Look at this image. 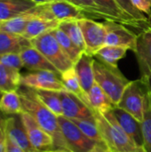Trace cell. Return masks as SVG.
I'll return each instance as SVG.
<instances>
[{
	"instance_id": "cell-1",
	"label": "cell",
	"mask_w": 151,
	"mask_h": 152,
	"mask_svg": "<svg viewBox=\"0 0 151 152\" xmlns=\"http://www.w3.org/2000/svg\"><path fill=\"white\" fill-rule=\"evenodd\" d=\"M18 92L20 96L23 111L31 115L37 124L53 137L55 148L57 150L71 152L62 135L58 116L52 112L39 100L34 89L20 86Z\"/></svg>"
},
{
	"instance_id": "cell-2",
	"label": "cell",
	"mask_w": 151,
	"mask_h": 152,
	"mask_svg": "<svg viewBox=\"0 0 151 152\" xmlns=\"http://www.w3.org/2000/svg\"><path fill=\"white\" fill-rule=\"evenodd\" d=\"M96 124L107 148L112 152H145L124 131L112 110L104 115L96 113Z\"/></svg>"
},
{
	"instance_id": "cell-3",
	"label": "cell",
	"mask_w": 151,
	"mask_h": 152,
	"mask_svg": "<svg viewBox=\"0 0 151 152\" xmlns=\"http://www.w3.org/2000/svg\"><path fill=\"white\" fill-rule=\"evenodd\" d=\"M93 72L95 83L106 93L113 104L117 106L124 91L131 81L122 74L117 66L109 65L95 57Z\"/></svg>"
},
{
	"instance_id": "cell-4",
	"label": "cell",
	"mask_w": 151,
	"mask_h": 152,
	"mask_svg": "<svg viewBox=\"0 0 151 152\" xmlns=\"http://www.w3.org/2000/svg\"><path fill=\"white\" fill-rule=\"evenodd\" d=\"M149 98L148 88L142 79L140 78L130 82L116 107L125 110L142 123Z\"/></svg>"
},
{
	"instance_id": "cell-5",
	"label": "cell",
	"mask_w": 151,
	"mask_h": 152,
	"mask_svg": "<svg viewBox=\"0 0 151 152\" xmlns=\"http://www.w3.org/2000/svg\"><path fill=\"white\" fill-rule=\"evenodd\" d=\"M32 46L37 49L60 72V74L74 67L73 61L65 53L53 30L30 40Z\"/></svg>"
},
{
	"instance_id": "cell-6",
	"label": "cell",
	"mask_w": 151,
	"mask_h": 152,
	"mask_svg": "<svg viewBox=\"0 0 151 152\" xmlns=\"http://www.w3.org/2000/svg\"><path fill=\"white\" fill-rule=\"evenodd\" d=\"M35 12L38 17L60 22L89 18L83 10L67 0H51L48 3L36 4Z\"/></svg>"
},
{
	"instance_id": "cell-7",
	"label": "cell",
	"mask_w": 151,
	"mask_h": 152,
	"mask_svg": "<svg viewBox=\"0 0 151 152\" xmlns=\"http://www.w3.org/2000/svg\"><path fill=\"white\" fill-rule=\"evenodd\" d=\"M58 121L68 148L71 152H89L97 144L88 138L72 120L64 116H59Z\"/></svg>"
},
{
	"instance_id": "cell-8",
	"label": "cell",
	"mask_w": 151,
	"mask_h": 152,
	"mask_svg": "<svg viewBox=\"0 0 151 152\" xmlns=\"http://www.w3.org/2000/svg\"><path fill=\"white\" fill-rule=\"evenodd\" d=\"M81 28L85 44V52L94 55L102 46L105 45L107 29L103 22L95 21L91 18L77 20Z\"/></svg>"
},
{
	"instance_id": "cell-9",
	"label": "cell",
	"mask_w": 151,
	"mask_h": 152,
	"mask_svg": "<svg viewBox=\"0 0 151 152\" xmlns=\"http://www.w3.org/2000/svg\"><path fill=\"white\" fill-rule=\"evenodd\" d=\"M20 86L35 90L64 91L61 75L52 71H31L20 77Z\"/></svg>"
},
{
	"instance_id": "cell-10",
	"label": "cell",
	"mask_w": 151,
	"mask_h": 152,
	"mask_svg": "<svg viewBox=\"0 0 151 152\" xmlns=\"http://www.w3.org/2000/svg\"><path fill=\"white\" fill-rule=\"evenodd\" d=\"M20 118L26 129L28 140L36 150L40 151H52L57 150L54 146L53 137L37 124L31 115L23 111L20 114Z\"/></svg>"
},
{
	"instance_id": "cell-11",
	"label": "cell",
	"mask_w": 151,
	"mask_h": 152,
	"mask_svg": "<svg viewBox=\"0 0 151 152\" xmlns=\"http://www.w3.org/2000/svg\"><path fill=\"white\" fill-rule=\"evenodd\" d=\"M103 23L107 29L105 45L125 47L135 53L138 35L115 20H105Z\"/></svg>"
},
{
	"instance_id": "cell-12",
	"label": "cell",
	"mask_w": 151,
	"mask_h": 152,
	"mask_svg": "<svg viewBox=\"0 0 151 152\" xmlns=\"http://www.w3.org/2000/svg\"><path fill=\"white\" fill-rule=\"evenodd\" d=\"M62 116L69 119L95 120L96 113L79 97L66 90L60 92Z\"/></svg>"
},
{
	"instance_id": "cell-13",
	"label": "cell",
	"mask_w": 151,
	"mask_h": 152,
	"mask_svg": "<svg viewBox=\"0 0 151 152\" xmlns=\"http://www.w3.org/2000/svg\"><path fill=\"white\" fill-rule=\"evenodd\" d=\"M112 112L124 131L138 146L143 149L142 123L131 114L118 107H114Z\"/></svg>"
},
{
	"instance_id": "cell-14",
	"label": "cell",
	"mask_w": 151,
	"mask_h": 152,
	"mask_svg": "<svg viewBox=\"0 0 151 152\" xmlns=\"http://www.w3.org/2000/svg\"><path fill=\"white\" fill-rule=\"evenodd\" d=\"M23 67L29 71H52L57 74L60 72L34 46L24 49L20 53ZM61 75V74H60Z\"/></svg>"
},
{
	"instance_id": "cell-15",
	"label": "cell",
	"mask_w": 151,
	"mask_h": 152,
	"mask_svg": "<svg viewBox=\"0 0 151 152\" xmlns=\"http://www.w3.org/2000/svg\"><path fill=\"white\" fill-rule=\"evenodd\" d=\"M135 55L142 76L151 74V27L143 29L137 38Z\"/></svg>"
},
{
	"instance_id": "cell-16",
	"label": "cell",
	"mask_w": 151,
	"mask_h": 152,
	"mask_svg": "<svg viewBox=\"0 0 151 152\" xmlns=\"http://www.w3.org/2000/svg\"><path fill=\"white\" fill-rule=\"evenodd\" d=\"M93 60V55L85 52L82 53L77 61L74 64V69L78 77L81 87L86 94L95 84Z\"/></svg>"
},
{
	"instance_id": "cell-17",
	"label": "cell",
	"mask_w": 151,
	"mask_h": 152,
	"mask_svg": "<svg viewBox=\"0 0 151 152\" xmlns=\"http://www.w3.org/2000/svg\"><path fill=\"white\" fill-rule=\"evenodd\" d=\"M31 45V41L21 35L0 30V55L9 53L20 54L24 49Z\"/></svg>"
},
{
	"instance_id": "cell-18",
	"label": "cell",
	"mask_w": 151,
	"mask_h": 152,
	"mask_svg": "<svg viewBox=\"0 0 151 152\" xmlns=\"http://www.w3.org/2000/svg\"><path fill=\"white\" fill-rule=\"evenodd\" d=\"M36 5L31 0H0V22L28 12Z\"/></svg>"
},
{
	"instance_id": "cell-19",
	"label": "cell",
	"mask_w": 151,
	"mask_h": 152,
	"mask_svg": "<svg viewBox=\"0 0 151 152\" xmlns=\"http://www.w3.org/2000/svg\"><path fill=\"white\" fill-rule=\"evenodd\" d=\"M88 106L98 114L104 115L116 107L106 93L96 83L87 94Z\"/></svg>"
},
{
	"instance_id": "cell-20",
	"label": "cell",
	"mask_w": 151,
	"mask_h": 152,
	"mask_svg": "<svg viewBox=\"0 0 151 152\" xmlns=\"http://www.w3.org/2000/svg\"><path fill=\"white\" fill-rule=\"evenodd\" d=\"M60 21L54 20H48L41 17L33 18L28 26L26 27L24 32L22 33V37H26L28 40H32L37 37L40 35H43L46 32L52 31L59 27Z\"/></svg>"
},
{
	"instance_id": "cell-21",
	"label": "cell",
	"mask_w": 151,
	"mask_h": 152,
	"mask_svg": "<svg viewBox=\"0 0 151 152\" xmlns=\"http://www.w3.org/2000/svg\"><path fill=\"white\" fill-rule=\"evenodd\" d=\"M94 2L104 12L110 16L115 21L133 27L141 26L139 23H137L125 14V12L120 8L116 0H94Z\"/></svg>"
},
{
	"instance_id": "cell-22",
	"label": "cell",
	"mask_w": 151,
	"mask_h": 152,
	"mask_svg": "<svg viewBox=\"0 0 151 152\" xmlns=\"http://www.w3.org/2000/svg\"><path fill=\"white\" fill-rule=\"evenodd\" d=\"M35 7L28 12H25L10 20L0 22V30H4L17 35H22L29 21L33 18L38 17L35 12Z\"/></svg>"
},
{
	"instance_id": "cell-23",
	"label": "cell",
	"mask_w": 151,
	"mask_h": 152,
	"mask_svg": "<svg viewBox=\"0 0 151 152\" xmlns=\"http://www.w3.org/2000/svg\"><path fill=\"white\" fill-rule=\"evenodd\" d=\"M20 70L0 64V90L3 93L17 91L20 86Z\"/></svg>"
},
{
	"instance_id": "cell-24",
	"label": "cell",
	"mask_w": 151,
	"mask_h": 152,
	"mask_svg": "<svg viewBox=\"0 0 151 152\" xmlns=\"http://www.w3.org/2000/svg\"><path fill=\"white\" fill-rule=\"evenodd\" d=\"M0 110L6 116L20 115L23 112L18 90L3 93L0 99Z\"/></svg>"
},
{
	"instance_id": "cell-25",
	"label": "cell",
	"mask_w": 151,
	"mask_h": 152,
	"mask_svg": "<svg viewBox=\"0 0 151 152\" xmlns=\"http://www.w3.org/2000/svg\"><path fill=\"white\" fill-rule=\"evenodd\" d=\"M61 79L64 86V88L66 91L74 94L77 97H79L85 103L88 105V100H87V94L84 92V90L81 87L80 82L78 80V77L77 76V73L74 69V67L69 69L68 70L64 71L61 74Z\"/></svg>"
},
{
	"instance_id": "cell-26",
	"label": "cell",
	"mask_w": 151,
	"mask_h": 152,
	"mask_svg": "<svg viewBox=\"0 0 151 152\" xmlns=\"http://www.w3.org/2000/svg\"><path fill=\"white\" fill-rule=\"evenodd\" d=\"M126 48L105 45L93 56L109 65L117 66V62L123 59L127 53Z\"/></svg>"
},
{
	"instance_id": "cell-27",
	"label": "cell",
	"mask_w": 151,
	"mask_h": 152,
	"mask_svg": "<svg viewBox=\"0 0 151 152\" xmlns=\"http://www.w3.org/2000/svg\"><path fill=\"white\" fill-rule=\"evenodd\" d=\"M59 28L67 34V36L71 39V41L83 52H85V44L83 37L81 28L77 22V20H69L61 21L59 24Z\"/></svg>"
},
{
	"instance_id": "cell-28",
	"label": "cell",
	"mask_w": 151,
	"mask_h": 152,
	"mask_svg": "<svg viewBox=\"0 0 151 152\" xmlns=\"http://www.w3.org/2000/svg\"><path fill=\"white\" fill-rule=\"evenodd\" d=\"M53 33L54 37H56L57 41L59 42L60 45L61 46V48L65 52V53L69 56V58L75 64L77 61V60L80 58V56L82 55V53H85V52L81 51L71 41V39L67 36V34L65 32H63L61 28H57L53 29Z\"/></svg>"
},
{
	"instance_id": "cell-29",
	"label": "cell",
	"mask_w": 151,
	"mask_h": 152,
	"mask_svg": "<svg viewBox=\"0 0 151 152\" xmlns=\"http://www.w3.org/2000/svg\"><path fill=\"white\" fill-rule=\"evenodd\" d=\"M35 90V89H34ZM39 100L56 116H62V106L60 92L49 90H35Z\"/></svg>"
},
{
	"instance_id": "cell-30",
	"label": "cell",
	"mask_w": 151,
	"mask_h": 152,
	"mask_svg": "<svg viewBox=\"0 0 151 152\" xmlns=\"http://www.w3.org/2000/svg\"><path fill=\"white\" fill-rule=\"evenodd\" d=\"M83 10L91 19H102L104 20H114L104 12L94 2V0H67Z\"/></svg>"
},
{
	"instance_id": "cell-31",
	"label": "cell",
	"mask_w": 151,
	"mask_h": 152,
	"mask_svg": "<svg viewBox=\"0 0 151 152\" xmlns=\"http://www.w3.org/2000/svg\"><path fill=\"white\" fill-rule=\"evenodd\" d=\"M70 120H72L88 138H90L91 140L95 142L97 144L105 145V142H104V141H103V139L100 134V131L98 129V126L96 124V119L95 120L70 119Z\"/></svg>"
},
{
	"instance_id": "cell-32",
	"label": "cell",
	"mask_w": 151,
	"mask_h": 152,
	"mask_svg": "<svg viewBox=\"0 0 151 152\" xmlns=\"http://www.w3.org/2000/svg\"><path fill=\"white\" fill-rule=\"evenodd\" d=\"M142 138H143V150L145 152H151V98L150 96L143 120L142 122Z\"/></svg>"
},
{
	"instance_id": "cell-33",
	"label": "cell",
	"mask_w": 151,
	"mask_h": 152,
	"mask_svg": "<svg viewBox=\"0 0 151 152\" xmlns=\"http://www.w3.org/2000/svg\"><path fill=\"white\" fill-rule=\"evenodd\" d=\"M116 2L118 4L120 8L125 12V14L139 23L140 25H143L144 23L148 22V18L145 16L144 13L140 12L132 3L131 0H116Z\"/></svg>"
},
{
	"instance_id": "cell-34",
	"label": "cell",
	"mask_w": 151,
	"mask_h": 152,
	"mask_svg": "<svg viewBox=\"0 0 151 152\" xmlns=\"http://www.w3.org/2000/svg\"><path fill=\"white\" fill-rule=\"evenodd\" d=\"M0 64L16 69L18 70H20L22 68H24L20 56L18 53H9V54L0 55Z\"/></svg>"
},
{
	"instance_id": "cell-35",
	"label": "cell",
	"mask_w": 151,
	"mask_h": 152,
	"mask_svg": "<svg viewBox=\"0 0 151 152\" xmlns=\"http://www.w3.org/2000/svg\"><path fill=\"white\" fill-rule=\"evenodd\" d=\"M133 4L142 13L151 14V0H131Z\"/></svg>"
},
{
	"instance_id": "cell-36",
	"label": "cell",
	"mask_w": 151,
	"mask_h": 152,
	"mask_svg": "<svg viewBox=\"0 0 151 152\" xmlns=\"http://www.w3.org/2000/svg\"><path fill=\"white\" fill-rule=\"evenodd\" d=\"M4 152H25L16 142H14L10 137L6 135L5 151Z\"/></svg>"
},
{
	"instance_id": "cell-37",
	"label": "cell",
	"mask_w": 151,
	"mask_h": 152,
	"mask_svg": "<svg viewBox=\"0 0 151 152\" xmlns=\"http://www.w3.org/2000/svg\"><path fill=\"white\" fill-rule=\"evenodd\" d=\"M5 142H6V133H5L4 122V124L0 127V152H4L5 151Z\"/></svg>"
},
{
	"instance_id": "cell-38",
	"label": "cell",
	"mask_w": 151,
	"mask_h": 152,
	"mask_svg": "<svg viewBox=\"0 0 151 152\" xmlns=\"http://www.w3.org/2000/svg\"><path fill=\"white\" fill-rule=\"evenodd\" d=\"M142 81L145 83L147 88H148V91H149V94H150V96L151 98V74H147V75H142Z\"/></svg>"
},
{
	"instance_id": "cell-39",
	"label": "cell",
	"mask_w": 151,
	"mask_h": 152,
	"mask_svg": "<svg viewBox=\"0 0 151 152\" xmlns=\"http://www.w3.org/2000/svg\"><path fill=\"white\" fill-rule=\"evenodd\" d=\"M89 152H109V149L105 145L96 144Z\"/></svg>"
},
{
	"instance_id": "cell-40",
	"label": "cell",
	"mask_w": 151,
	"mask_h": 152,
	"mask_svg": "<svg viewBox=\"0 0 151 152\" xmlns=\"http://www.w3.org/2000/svg\"><path fill=\"white\" fill-rule=\"evenodd\" d=\"M6 115H4L1 110H0V127L2 126V125L4 124V120H5V118H6Z\"/></svg>"
},
{
	"instance_id": "cell-41",
	"label": "cell",
	"mask_w": 151,
	"mask_h": 152,
	"mask_svg": "<svg viewBox=\"0 0 151 152\" xmlns=\"http://www.w3.org/2000/svg\"><path fill=\"white\" fill-rule=\"evenodd\" d=\"M33 1L34 3H36V4H44V3H48L50 2L51 0H31Z\"/></svg>"
},
{
	"instance_id": "cell-42",
	"label": "cell",
	"mask_w": 151,
	"mask_h": 152,
	"mask_svg": "<svg viewBox=\"0 0 151 152\" xmlns=\"http://www.w3.org/2000/svg\"><path fill=\"white\" fill-rule=\"evenodd\" d=\"M2 94H3V92L0 90V99H1V97H2Z\"/></svg>"
},
{
	"instance_id": "cell-43",
	"label": "cell",
	"mask_w": 151,
	"mask_h": 152,
	"mask_svg": "<svg viewBox=\"0 0 151 152\" xmlns=\"http://www.w3.org/2000/svg\"><path fill=\"white\" fill-rule=\"evenodd\" d=\"M109 152H112V151H109Z\"/></svg>"
}]
</instances>
